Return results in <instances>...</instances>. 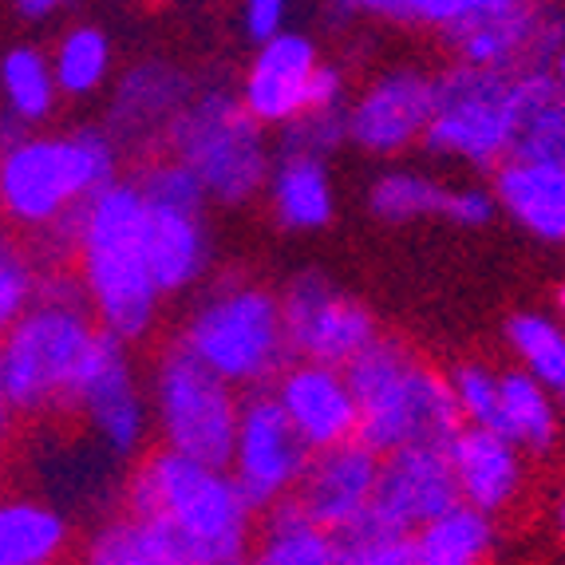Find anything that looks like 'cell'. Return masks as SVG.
I'll return each mask as SVG.
<instances>
[{
  "instance_id": "21",
  "label": "cell",
  "mask_w": 565,
  "mask_h": 565,
  "mask_svg": "<svg viewBox=\"0 0 565 565\" xmlns=\"http://www.w3.org/2000/svg\"><path fill=\"white\" fill-rule=\"evenodd\" d=\"M142 249H147V265H151L162 297H179L190 285H199L202 274L210 269L206 202L147 199Z\"/></svg>"
},
{
  "instance_id": "26",
  "label": "cell",
  "mask_w": 565,
  "mask_h": 565,
  "mask_svg": "<svg viewBox=\"0 0 565 565\" xmlns=\"http://www.w3.org/2000/svg\"><path fill=\"white\" fill-rule=\"evenodd\" d=\"M499 431L522 455H550L562 439V396H554L522 367H510L502 372Z\"/></svg>"
},
{
  "instance_id": "44",
  "label": "cell",
  "mask_w": 565,
  "mask_h": 565,
  "mask_svg": "<svg viewBox=\"0 0 565 565\" xmlns=\"http://www.w3.org/2000/svg\"><path fill=\"white\" fill-rule=\"evenodd\" d=\"M554 526H557V537L565 542V490H562V499H557V510H554Z\"/></svg>"
},
{
  "instance_id": "14",
  "label": "cell",
  "mask_w": 565,
  "mask_h": 565,
  "mask_svg": "<svg viewBox=\"0 0 565 565\" xmlns=\"http://www.w3.org/2000/svg\"><path fill=\"white\" fill-rule=\"evenodd\" d=\"M435 104V76L419 67H392L349 104V142L367 154H404L424 142Z\"/></svg>"
},
{
  "instance_id": "4",
  "label": "cell",
  "mask_w": 565,
  "mask_h": 565,
  "mask_svg": "<svg viewBox=\"0 0 565 565\" xmlns=\"http://www.w3.org/2000/svg\"><path fill=\"white\" fill-rule=\"evenodd\" d=\"M84 289L40 285V297L0 332V384L12 415L72 412V392L99 340Z\"/></svg>"
},
{
  "instance_id": "34",
  "label": "cell",
  "mask_w": 565,
  "mask_h": 565,
  "mask_svg": "<svg viewBox=\"0 0 565 565\" xmlns=\"http://www.w3.org/2000/svg\"><path fill=\"white\" fill-rule=\"evenodd\" d=\"M447 186L419 170H387L367 190V206L384 222H415V217L444 214Z\"/></svg>"
},
{
  "instance_id": "5",
  "label": "cell",
  "mask_w": 565,
  "mask_h": 565,
  "mask_svg": "<svg viewBox=\"0 0 565 565\" xmlns=\"http://www.w3.org/2000/svg\"><path fill=\"white\" fill-rule=\"evenodd\" d=\"M344 376L360 404V439L380 455L407 444H447L462 424L451 380L399 340L376 332L344 364Z\"/></svg>"
},
{
  "instance_id": "1",
  "label": "cell",
  "mask_w": 565,
  "mask_h": 565,
  "mask_svg": "<svg viewBox=\"0 0 565 565\" xmlns=\"http://www.w3.org/2000/svg\"><path fill=\"white\" fill-rule=\"evenodd\" d=\"M147 199L139 182L111 179L79 206L72 222V249L79 265V289L99 329L119 340H142L154 329L162 292L142 249Z\"/></svg>"
},
{
  "instance_id": "7",
  "label": "cell",
  "mask_w": 565,
  "mask_h": 565,
  "mask_svg": "<svg viewBox=\"0 0 565 565\" xmlns=\"http://www.w3.org/2000/svg\"><path fill=\"white\" fill-rule=\"evenodd\" d=\"M182 344L234 387H269L289 364L281 297L262 285H226L190 312Z\"/></svg>"
},
{
  "instance_id": "23",
  "label": "cell",
  "mask_w": 565,
  "mask_h": 565,
  "mask_svg": "<svg viewBox=\"0 0 565 565\" xmlns=\"http://www.w3.org/2000/svg\"><path fill=\"white\" fill-rule=\"evenodd\" d=\"M265 186H269V206H274L277 226L289 234H312V230H324L332 222L337 194H332L329 167L317 154L277 151Z\"/></svg>"
},
{
  "instance_id": "29",
  "label": "cell",
  "mask_w": 565,
  "mask_h": 565,
  "mask_svg": "<svg viewBox=\"0 0 565 565\" xmlns=\"http://www.w3.org/2000/svg\"><path fill=\"white\" fill-rule=\"evenodd\" d=\"M519 84V139L510 154H534L565 167V95L554 87L550 67L514 72Z\"/></svg>"
},
{
  "instance_id": "25",
  "label": "cell",
  "mask_w": 565,
  "mask_h": 565,
  "mask_svg": "<svg viewBox=\"0 0 565 565\" xmlns=\"http://www.w3.org/2000/svg\"><path fill=\"white\" fill-rule=\"evenodd\" d=\"M84 557L92 565H190L182 537L154 514L122 510L87 537Z\"/></svg>"
},
{
  "instance_id": "37",
  "label": "cell",
  "mask_w": 565,
  "mask_h": 565,
  "mask_svg": "<svg viewBox=\"0 0 565 565\" xmlns=\"http://www.w3.org/2000/svg\"><path fill=\"white\" fill-rule=\"evenodd\" d=\"M40 297V277L17 237L0 230V332Z\"/></svg>"
},
{
  "instance_id": "18",
  "label": "cell",
  "mask_w": 565,
  "mask_h": 565,
  "mask_svg": "<svg viewBox=\"0 0 565 565\" xmlns=\"http://www.w3.org/2000/svg\"><path fill=\"white\" fill-rule=\"evenodd\" d=\"M321 67V52L305 32L281 29L257 44V56L242 79V104L265 127H285L309 107L312 76Z\"/></svg>"
},
{
  "instance_id": "38",
  "label": "cell",
  "mask_w": 565,
  "mask_h": 565,
  "mask_svg": "<svg viewBox=\"0 0 565 565\" xmlns=\"http://www.w3.org/2000/svg\"><path fill=\"white\" fill-rule=\"evenodd\" d=\"M499 4H507V0H399V24H415V29H431L447 36L459 24L499 9Z\"/></svg>"
},
{
  "instance_id": "45",
  "label": "cell",
  "mask_w": 565,
  "mask_h": 565,
  "mask_svg": "<svg viewBox=\"0 0 565 565\" xmlns=\"http://www.w3.org/2000/svg\"><path fill=\"white\" fill-rule=\"evenodd\" d=\"M9 419H12V404H9V396H4V384H0V431L9 427Z\"/></svg>"
},
{
  "instance_id": "3",
  "label": "cell",
  "mask_w": 565,
  "mask_h": 565,
  "mask_svg": "<svg viewBox=\"0 0 565 565\" xmlns=\"http://www.w3.org/2000/svg\"><path fill=\"white\" fill-rule=\"evenodd\" d=\"M119 167V147L107 131L40 135L36 127L0 135V214L24 230H67L79 206L107 186Z\"/></svg>"
},
{
  "instance_id": "35",
  "label": "cell",
  "mask_w": 565,
  "mask_h": 565,
  "mask_svg": "<svg viewBox=\"0 0 565 565\" xmlns=\"http://www.w3.org/2000/svg\"><path fill=\"white\" fill-rule=\"evenodd\" d=\"M277 151L285 154H317L329 159L332 151H340L349 142V104L340 107H305L297 119H289L285 127H277Z\"/></svg>"
},
{
  "instance_id": "33",
  "label": "cell",
  "mask_w": 565,
  "mask_h": 565,
  "mask_svg": "<svg viewBox=\"0 0 565 565\" xmlns=\"http://www.w3.org/2000/svg\"><path fill=\"white\" fill-rule=\"evenodd\" d=\"M340 565H415L412 530L387 522L376 507L337 530Z\"/></svg>"
},
{
  "instance_id": "16",
  "label": "cell",
  "mask_w": 565,
  "mask_h": 565,
  "mask_svg": "<svg viewBox=\"0 0 565 565\" xmlns=\"http://www.w3.org/2000/svg\"><path fill=\"white\" fill-rule=\"evenodd\" d=\"M194 92H199L194 79L174 64H159V60L135 64L115 87L104 131L119 151H154V147L167 151L170 127Z\"/></svg>"
},
{
  "instance_id": "9",
  "label": "cell",
  "mask_w": 565,
  "mask_h": 565,
  "mask_svg": "<svg viewBox=\"0 0 565 565\" xmlns=\"http://www.w3.org/2000/svg\"><path fill=\"white\" fill-rule=\"evenodd\" d=\"M242 399L230 380L202 364L186 344H170L151 376V419L162 447L230 467Z\"/></svg>"
},
{
  "instance_id": "22",
  "label": "cell",
  "mask_w": 565,
  "mask_h": 565,
  "mask_svg": "<svg viewBox=\"0 0 565 565\" xmlns=\"http://www.w3.org/2000/svg\"><path fill=\"white\" fill-rule=\"evenodd\" d=\"M494 199L530 237L565 242V167L534 154H507L494 167Z\"/></svg>"
},
{
  "instance_id": "15",
  "label": "cell",
  "mask_w": 565,
  "mask_h": 565,
  "mask_svg": "<svg viewBox=\"0 0 565 565\" xmlns=\"http://www.w3.org/2000/svg\"><path fill=\"white\" fill-rule=\"evenodd\" d=\"M269 387L309 451L360 439V404L344 367L321 364V360H292Z\"/></svg>"
},
{
  "instance_id": "30",
  "label": "cell",
  "mask_w": 565,
  "mask_h": 565,
  "mask_svg": "<svg viewBox=\"0 0 565 565\" xmlns=\"http://www.w3.org/2000/svg\"><path fill=\"white\" fill-rule=\"evenodd\" d=\"M0 99H4V115L20 127H40L47 115L56 111L60 84L52 72V56H44L40 47H9L0 56Z\"/></svg>"
},
{
  "instance_id": "2",
  "label": "cell",
  "mask_w": 565,
  "mask_h": 565,
  "mask_svg": "<svg viewBox=\"0 0 565 565\" xmlns=\"http://www.w3.org/2000/svg\"><path fill=\"white\" fill-rule=\"evenodd\" d=\"M122 502L135 514L167 522L182 537L190 565H237L254 554L257 510L230 467L162 447L135 467Z\"/></svg>"
},
{
  "instance_id": "31",
  "label": "cell",
  "mask_w": 565,
  "mask_h": 565,
  "mask_svg": "<svg viewBox=\"0 0 565 565\" xmlns=\"http://www.w3.org/2000/svg\"><path fill=\"white\" fill-rule=\"evenodd\" d=\"M111 40L95 24H76L60 36L56 52H52V72H56L60 95L67 99H87V95L104 92L111 79Z\"/></svg>"
},
{
  "instance_id": "27",
  "label": "cell",
  "mask_w": 565,
  "mask_h": 565,
  "mask_svg": "<svg viewBox=\"0 0 565 565\" xmlns=\"http://www.w3.org/2000/svg\"><path fill=\"white\" fill-rule=\"evenodd\" d=\"M412 542L415 565H479L494 554V514L459 499L412 530Z\"/></svg>"
},
{
  "instance_id": "24",
  "label": "cell",
  "mask_w": 565,
  "mask_h": 565,
  "mask_svg": "<svg viewBox=\"0 0 565 565\" xmlns=\"http://www.w3.org/2000/svg\"><path fill=\"white\" fill-rule=\"evenodd\" d=\"M257 519L254 557L262 565H340L337 530L312 519L292 494L262 510Z\"/></svg>"
},
{
  "instance_id": "40",
  "label": "cell",
  "mask_w": 565,
  "mask_h": 565,
  "mask_svg": "<svg viewBox=\"0 0 565 565\" xmlns=\"http://www.w3.org/2000/svg\"><path fill=\"white\" fill-rule=\"evenodd\" d=\"M292 0H242V29L245 36L262 44V40L277 36L281 29H289Z\"/></svg>"
},
{
  "instance_id": "19",
  "label": "cell",
  "mask_w": 565,
  "mask_h": 565,
  "mask_svg": "<svg viewBox=\"0 0 565 565\" xmlns=\"http://www.w3.org/2000/svg\"><path fill=\"white\" fill-rule=\"evenodd\" d=\"M451 502H459V487H455L451 459H447L444 444H407L380 455L376 502L372 507L387 522H396L404 530H419Z\"/></svg>"
},
{
  "instance_id": "32",
  "label": "cell",
  "mask_w": 565,
  "mask_h": 565,
  "mask_svg": "<svg viewBox=\"0 0 565 565\" xmlns=\"http://www.w3.org/2000/svg\"><path fill=\"white\" fill-rule=\"evenodd\" d=\"M507 344L519 356V367L554 396L565 399V321L546 312H519L507 321Z\"/></svg>"
},
{
  "instance_id": "6",
  "label": "cell",
  "mask_w": 565,
  "mask_h": 565,
  "mask_svg": "<svg viewBox=\"0 0 565 565\" xmlns=\"http://www.w3.org/2000/svg\"><path fill=\"white\" fill-rule=\"evenodd\" d=\"M265 131L269 127L254 119L242 95L226 87H206L190 95V104L179 111L167 135V151L199 174L206 199L222 206H242L265 186L274 167Z\"/></svg>"
},
{
  "instance_id": "43",
  "label": "cell",
  "mask_w": 565,
  "mask_h": 565,
  "mask_svg": "<svg viewBox=\"0 0 565 565\" xmlns=\"http://www.w3.org/2000/svg\"><path fill=\"white\" fill-rule=\"evenodd\" d=\"M550 76H554V87L565 95V44L557 47V56L550 60Z\"/></svg>"
},
{
  "instance_id": "11",
  "label": "cell",
  "mask_w": 565,
  "mask_h": 565,
  "mask_svg": "<svg viewBox=\"0 0 565 565\" xmlns=\"http://www.w3.org/2000/svg\"><path fill=\"white\" fill-rule=\"evenodd\" d=\"M309 455V444L292 427V419L277 404L274 392L257 387L254 396L242 399L230 475L237 479V487H242V494L249 499V507L257 514L269 510L274 502L289 499L292 490H297Z\"/></svg>"
},
{
  "instance_id": "46",
  "label": "cell",
  "mask_w": 565,
  "mask_h": 565,
  "mask_svg": "<svg viewBox=\"0 0 565 565\" xmlns=\"http://www.w3.org/2000/svg\"><path fill=\"white\" fill-rule=\"evenodd\" d=\"M554 305H557V317H562V321H565V285H562V289H557Z\"/></svg>"
},
{
  "instance_id": "8",
  "label": "cell",
  "mask_w": 565,
  "mask_h": 565,
  "mask_svg": "<svg viewBox=\"0 0 565 565\" xmlns=\"http://www.w3.org/2000/svg\"><path fill=\"white\" fill-rule=\"evenodd\" d=\"M519 139V84L510 72L455 60L435 76V104L424 147L475 170H494Z\"/></svg>"
},
{
  "instance_id": "12",
  "label": "cell",
  "mask_w": 565,
  "mask_h": 565,
  "mask_svg": "<svg viewBox=\"0 0 565 565\" xmlns=\"http://www.w3.org/2000/svg\"><path fill=\"white\" fill-rule=\"evenodd\" d=\"M455 60L494 72H534L550 67L565 44V9L557 0H507L499 9L447 32Z\"/></svg>"
},
{
  "instance_id": "28",
  "label": "cell",
  "mask_w": 565,
  "mask_h": 565,
  "mask_svg": "<svg viewBox=\"0 0 565 565\" xmlns=\"http://www.w3.org/2000/svg\"><path fill=\"white\" fill-rule=\"evenodd\" d=\"M72 546V526L36 499H0V565H52Z\"/></svg>"
},
{
  "instance_id": "41",
  "label": "cell",
  "mask_w": 565,
  "mask_h": 565,
  "mask_svg": "<svg viewBox=\"0 0 565 565\" xmlns=\"http://www.w3.org/2000/svg\"><path fill=\"white\" fill-rule=\"evenodd\" d=\"M332 9L344 12V17L396 20L399 24V0H332Z\"/></svg>"
},
{
  "instance_id": "10",
  "label": "cell",
  "mask_w": 565,
  "mask_h": 565,
  "mask_svg": "<svg viewBox=\"0 0 565 565\" xmlns=\"http://www.w3.org/2000/svg\"><path fill=\"white\" fill-rule=\"evenodd\" d=\"M72 412L87 419L95 439L104 444L111 459H135L151 435V399L142 396L139 376H135L127 340L99 332L92 356L72 392Z\"/></svg>"
},
{
  "instance_id": "42",
  "label": "cell",
  "mask_w": 565,
  "mask_h": 565,
  "mask_svg": "<svg viewBox=\"0 0 565 565\" xmlns=\"http://www.w3.org/2000/svg\"><path fill=\"white\" fill-rule=\"evenodd\" d=\"M12 4H17V12L24 20H52L64 9H72L76 0H12Z\"/></svg>"
},
{
  "instance_id": "13",
  "label": "cell",
  "mask_w": 565,
  "mask_h": 565,
  "mask_svg": "<svg viewBox=\"0 0 565 565\" xmlns=\"http://www.w3.org/2000/svg\"><path fill=\"white\" fill-rule=\"evenodd\" d=\"M281 321L289 356L321 360L344 367L367 340H376V321L364 305L337 289L329 277L301 274L281 292Z\"/></svg>"
},
{
  "instance_id": "17",
  "label": "cell",
  "mask_w": 565,
  "mask_h": 565,
  "mask_svg": "<svg viewBox=\"0 0 565 565\" xmlns=\"http://www.w3.org/2000/svg\"><path fill=\"white\" fill-rule=\"evenodd\" d=\"M376 479H380V451L364 439L312 451L305 462L301 482L292 490V499L309 510L312 519L324 522L329 530H344L376 502Z\"/></svg>"
},
{
  "instance_id": "39",
  "label": "cell",
  "mask_w": 565,
  "mask_h": 565,
  "mask_svg": "<svg viewBox=\"0 0 565 565\" xmlns=\"http://www.w3.org/2000/svg\"><path fill=\"white\" fill-rule=\"evenodd\" d=\"M499 214V199L487 186H447L444 217L459 230H482Z\"/></svg>"
},
{
  "instance_id": "20",
  "label": "cell",
  "mask_w": 565,
  "mask_h": 565,
  "mask_svg": "<svg viewBox=\"0 0 565 565\" xmlns=\"http://www.w3.org/2000/svg\"><path fill=\"white\" fill-rule=\"evenodd\" d=\"M444 447L462 502L487 510L494 519L519 502L522 487H526V462H522L526 455L510 444L499 427L459 424Z\"/></svg>"
},
{
  "instance_id": "36",
  "label": "cell",
  "mask_w": 565,
  "mask_h": 565,
  "mask_svg": "<svg viewBox=\"0 0 565 565\" xmlns=\"http://www.w3.org/2000/svg\"><path fill=\"white\" fill-rule=\"evenodd\" d=\"M447 380H451V396L462 424L499 427L502 372H490L487 364H459Z\"/></svg>"
}]
</instances>
